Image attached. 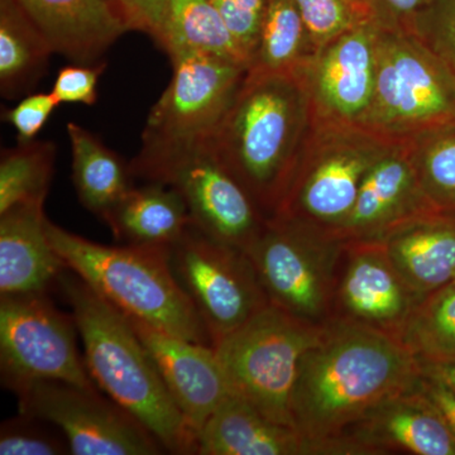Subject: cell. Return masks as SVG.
Wrapping results in <instances>:
<instances>
[{"label": "cell", "instance_id": "obj_22", "mask_svg": "<svg viewBox=\"0 0 455 455\" xmlns=\"http://www.w3.org/2000/svg\"><path fill=\"white\" fill-rule=\"evenodd\" d=\"M379 243L420 300L454 283L455 212H423L395 228Z\"/></svg>", "mask_w": 455, "mask_h": 455}, {"label": "cell", "instance_id": "obj_4", "mask_svg": "<svg viewBox=\"0 0 455 455\" xmlns=\"http://www.w3.org/2000/svg\"><path fill=\"white\" fill-rule=\"evenodd\" d=\"M47 235L65 267L125 315L212 347L193 302L173 274L170 248L97 243L49 220Z\"/></svg>", "mask_w": 455, "mask_h": 455}, {"label": "cell", "instance_id": "obj_19", "mask_svg": "<svg viewBox=\"0 0 455 455\" xmlns=\"http://www.w3.org/2000/svg\"><path fill=\"white\" fill-rule=\"evenodd\" d=\"M51 50L92 65L130 32L114 0H16Z\"/></svg>", "mask_w": 455, "mask_h": 455}, {"label": "cell", "instance_id": "obj_13", "mask_svg": "<svg viewBox=\"0 0 455 455\" xmlns=\"http://www.w3.org/2000/svg\"><path fill=\"white\" fill-rule=\"evenodd\" d=\"M172 77L149 110L142 147L193 145L211 139L250 68L209 53L171 60Z\"/></svg>", "mask_w": 455, "mask_h": 455}, {"label": "cell", "instance_id": "obj_28", "mask_svg": "<svg viewBox=\"0 0 455 455\" xmlns=\"http://www.w3.org/2000/svg\"><path fill=\"white\" fill-rule=\"evenodd\" d=\"M57 147L50 140L18 142L0 155V212L20 204H44L55 173Z\"/></svg>", "mask_w": 455, "mask_h": 455}, {"label": "cell", "instance_id": "obj_32", "mask_svg": "<svg viewBox=\"0 0 455 455\" xmlns=\"http://www.w3.org/2000/svg\"><path fill=\"white\" fill-rule=\"evenodd\" d=\"M70 444L59 427L37 416L18 412L0 427V455H68Z\"/></svg>", "mask_w": 455, "mask_h": 455}, {"label": "cell", "instance_id": "obj_2", "mask_svg": "<svg viewBox=\"0 0 455 455\" xmlns=\"http://www.w3.org/2000/svg\"><path fill=\"white\" fill-rule=\"evenodd\" d=\"M84 347V362L104 391L164 445L167 453L197 454V434L173 403L154 361L127 316L74 272L60 276Z\"/></svg>", "mask_w": 455, "mask_h": 455}, {"label": "cell", "instance_id": "obj_8", "mask_svg": "<svg viewBox=\"0 0 455 455\" xmlns=\"http://www.w3.org/2000/svg\"><path fill=\"white\" fill-rule=\"evenodd\" d=\"M344 245L316 228L274 217L245 252L269 304L310 324L325 326L333 320Z\"/></svg>", "mask_w": 455, "mask_h": 455}, {"label": "cell", "instance_id": "obj_37", "mask_svg": "<svg viewBox=\"0 0 455 455\" xmlns=\"http://www.w3.org/2000/svg\"><path fill=\"white\" fill-rule=\"evenodd\" d=\"M385 28L410 31L414 20L434 0H363Z\"/></svg>", "mask_w": 455, "mask_h": 455}, {"label": "cell", "instance_id": "obj_34", "mask_svg": "<svg viewBox=\"0 0 455 455\" xmlns=\"http://www.w3.org/2000/svg\"><path fill=\"white\" fill-rule=\"evenodd\" d=\"M252 66L267 0H209Z\"/></svg>", "mask_w": 455, "mask_h": 455}, {"label": "cell", "instance_id": "obj_23", "mask_svg": "<svg viewBox=\"0 0 455 455\" xmlns=\"http://www.w3.org/2000/svg\"><path fill=\"white\" fill-rule=\"evenodd\" d=\"M121 244L171 248L193 226L175 188L146 181L133 187L101 220Z\"/></svg>", "mask_w": 455, "mask_h": 455}, {"label": "cell", "instance_id": "obj_40", "mask_svg": "<svg viewBox=\"0 0 455 455\" xmlns=\"http://www.w3.org/2000/svg\"><path fill=\"white\" fill-rule=\"evenodd\" d=\"M420 368L424 376L444 383L455 392V364H438V366H421Z\"/></svg>", "mask_w": 455, "mask_h": 455}, {"label": "cell", "instance_id": "obj_39", "mask_svg": "<svg viewBox=\"0 0 455 455\" xmlns=\"http://www.w3.org/2000/svg\"><path fill=\"white\" fill-rule=\"evenodd\" d=\"M418 386L425 397L436 407L455 436V392L444 383L424 376L423 373Z\"/></svg>", "mask_w": 455, "mask_h": 455}, {"label": "cell", "instance_id": "obj_38", "mask_svg": "<svg viewBox=\"0 0 455 455\" xmlns=\"http://www.w3.org/2000/svg\"><path fill=\"white\" fill-rule=\"evenodd\" d=\"M114 3L130 32L139 31L155 37L164 0H114Z\"/></svg>", "mask_w": 455, "mask_h": 455}, {"label": "cell", "instance_id": "obj_15", "mask_svg": "<svg viewBox=\"0 0 455 455\" xmlns=\"http://www.w3.org/2000/svg\"><path fill=\"white\" fill-rule=\"evenodd\" d=\"M333 320L373 329L398 339L420 299L392 265L379 242H344Z\"/></svg>", "mask_w": 455, "mask_h": 455}, {"label": "cell", "instance_id": "obj_3", "mask_svg": "<svg viewBox=\"0 0 455 455\" xmlns=\"http://www.w3.org/2000/svg\"><path fill=\"white\" fill-rule=\"evenodd\" d=\"M307 94L293 74L250 68L208 140L259 209L276 214L298 161Z\"/></svg>", "mask_w": 455, "mask_h": 455}, {"label": "cell", "instance_id": "obj_26", "mask_svg": "<svg viewBox=\"0 0 455 455\" xmlns=\"http://www.w3.org/2000/svg\"><path fill=\"white\" fill-rule=\"evenodd\" d=\"M50 44L16 0H0V92L16 99L31 94L47 73Z\"/></svg>", "mask_w": 455, "mask_h": 455}, {"label": "cell", "instance_id": "obj_6", "mask_svg": "<svg viewBox=\"0 0 455 455\" xmlns=\"http://www.w3.org/2000/svg\"><path fill=\"white\" fill-rule=\"evenodd\" d=\"M324 328L269 304L214 347L230 394L296 429L291 397L299 367Z\"/></svg>", "mask_w": 455, "mask_h": 455}, {"label": "cell", "instance_id": "obj_9", "mask_svg": "<svg viewBox=\"0 0 455 455\" xmlns=\"http://www.w3.org/2000/svg\"><path fill=\"white\" fill-rule=\"evenodd\" d=\"M73 314L57 309L47 292L0 296V379L20 394L56 379L98 388L77 349Z\"/></svg>", "mask_w": 455, "mask_h": 455}, {"label": "cell", "instance_id": "obj_14", "mask_svg": "<svg viewBox=\"0 0 455 455\" xmlns=\"http://www.w3.org/2000/svg\"><path fill=\"white\" fill-rule=\"evenodd\" d=\"M379 23L344 33L314 53L295 75L328 128H357L372 103Z\"/></svg>", "mask_w": 455, "mask_h": 455}, {"label": "cell", "instance_id": "obj_30", "mask_svg": "<svg viewBox=\"0 0 455 455\" xmlns=\"http://www.w3.org/2000/svg\"><path fill=\"white\" fill-rule=\"evenodd\" d=\"M419 184L435 211L455 212V121L406 140Z\"/></svg>", "mask_w": 455, "mask_h": 455}, {"label": "cell", "instance_id": "obj_33", "mask_svg": "<svg viewBox=\"0 0 455 455\" xmlns=\"http://www.w3.org/2000/svg\"><path fill=\"white\" fill-rule=\"evenodd\" d=\"M410 31L430 47L455 76V0H434Z\"/></svg>", "mask_w": 455, "mask_h": 455}, {"label": "cell", "instance_id": "obj_1", "mask_svg": "<svg viewBox=\"0 0 455 455\" xmlns=\"http://www.w3.org/2000/svg\"><path fill=\"white\" fill-rule=\"evenodd\" d=\"M421 368L395 338L331 322L302 355L291 397L293 423L329 455H355L343 431L371 407L414 387Z\"/></svg>", "mask_w": 455, "mask_h": 455}, {"label": "cell", "instance_id": "obj_20", "mask_svg": "<svg viewBox=\"0 0 455 455\" xmlns=\"http://www.w3.org/2000/svg\"><path fill=\"white\" fill-rule=\"evenodd\" d=\"M199 455H329L320 443L275 423L256 407L229 394L197 436Z\"/></svg>", "mask_w": 455, "mask_h": 455}, {"label": "cell", "instance_id": "obj_10", "mask_svg": "<svg viewBox=\"0 0 455 455\" xmlns=\"http://www.w3.org/2000/svg\"><path fill=\"white\" fill-rule=\"evenodd\" d=\"M170 259L212 347L269 305L248 253L196 224L170 248Z\"/></svg>", "mask_w": 455, "mask_h": 455}, {"label": "cell", "instance_id": "obj_21", "mask_svg": "<svg viewBox=\"0 0 455 455\" xmlns=\"http://www.w3.org/2000/svg\"><path fill=\"white\" fill-rule=\"evenodd\" d=\"M44 204L0 212V296L47 292L66 267L47 235Z\"/></svg>", "mask_w": 455, "mask_h": 455}, {"label": "cell", "instance_id": "obj_7", "mask_svg": "<svg viewBox=\"0 0 455 455\" xmlns=\"http://www.w3.org/2000/svg\"><path fill=\"white\" fill-rule=\"evenodd\" d=\"M130 169L133 178L175 188L194 224L224 243L247 251L267 221L208 140L142 147Z\"/></svg>", "mask_w": 455, "mask_h": 455}, {"label": "cell", "instance_id": "obj_12", "mask_svg": "<svg viewBox=\"0 0 455 455\" xmlns=\"http://www.w3.org/2000/svg\"><path fill=\"white\" fill-rule=\"evenodd\" d=\"M18 412L50 421L73 455H160L166 449L145 425L98 388L44 379L16 395Z\"/></svg>", "mask_w": 455, "mask_h": 455}, {"label": "cell", "instance_id": "obj_27", "mask_svg": "<svg viewBox=\"0 0 455 455\" xmlns=\"http://www.w3.org/2000/svg\"><path fill=\"white\" fill-rule=\"evenodd\" d=\"M397 340L420 367L455 364V283L419 302Z\"/></svg>", "mask_w": 455, "mask_h": 455}, {"label": "cell", "instance_id": "obj_29", "mask_svg": "<svg viewBox=\"0 0 455 455\" xmlns=\"http://www.w3.org/2000/svg\"><path fill=\"white\" fill-rule=\"evenodd\" d=\"M310 40L296 0H267L254 55V70L295 74L307 59Z\"/></svg>", "mask_w": 455, "mask_h": 455}, {"label": "cell", "instance_id": "obj_11", "mask_svg": "<svg viewBox=\"0 0 455 455\" xmlns=\"http://www.w3.org/2000/svg\"><path fill=\"white\" fill-rule=\"evenodd\" d=\"M334 140L299 161L274 217L300 221L335 236L357 200L362 182L391 140L355 128H326ZM272 217V218H274Z\"/></svg>", "mask_w": 455, "mask_h": 455}, {"label": "cell", "instance_id": "obj_36", "mask_svg": "<svg viewBox=\"0 0 455 455\" xmlns=\"http://www.w3.org/2000/svg\"><path fill=\"white\" fill-rule=\"evenodd\" d=\"M60 106L52 92H31L16 106L3 110L2 119L14 128L17 142H31Z\"/></svg>", "mask_w": 455, "mask_h": 455}, {"label": "cell", "instance_id": "obj_41", "mask_svg": "<svg viewBox=\"0 0 455 455\" xmlns=\"http://www.w3.org/2000/svg\"><path fill=\"white\" fill-rule=\"evenodd\" d=\"M455 283V281H454V283Z\"/></svg>", "mask_w": 455, "mask_h": 455}, {"label": "cell", "instance_id": "obj_5", "mask_svg": "<svg viewBox=\"0 0 455 455\" xmlns=\"http://www.w3.org/2000/svg\"><path fill=\"white\" fill-rule=\"evenodd\" d=\"M455 121V76L414 32L379 26L372 103L355 130L398 142Z\"/></svg>", "mask_w": 455, "mask_h": 455}, {"label": "cell", "instance_id": "obj_25", "mask_svg": "<svg viewBox=\"0 0 455 455\" xmlns=\"http://www.w3.org/2000/svg\"><path fill=\"white\" fill-rule=\"evenodd\" d=\"M73 156V182L80 204L103 220L132 188L130 164L97 134L77 123L66 125Z\"/></svg>", "mask_w": 455, "mask_h": 455}, {"label": "cell", "instance_id": "obj_17", "mask_svg": "<svg viewBox=\"0 0 455 455\" xmlns=\"http://www.w3.org/2000/svg\"><path fill=\"white\" fill-rule=\"evenodd\" d=\"M430 211L435 209L421 190L406 140H398L368 170L335 236L343 242H381L395 228Z\"/></svg>", "mask_w": 455, "mask_h": 455}, {"label": "cell", "instance_id": "obj_31", "mask_svg": "<svg viewBox=\"0 0 455 455\" xmlns=\"http://www.w3.org/2000/svg\"><path fill=\"white\" fill-rule=\"evenodd\" d=\"M296 3L314 52L344 33L377 22L373 12L363 0H296Z\"/></svg>", "mask_w": 455, "mask_h": 455}, {"label": "cell", "instance_id": "obj_24", "mask_svg": "<svg viewBox=\"0 0 455 455\" xmlns=\"http://www.w3.org/2000/svg\"><path fill=\"white\" fill-rule=\"evenodd\" d=\"M152 40L170 60L187 53H209L251 68L250 59L209 0H164Z\"/></svg>", "mask_w": 455, "mask_h": 455}, {"label": "cell", "instance_id": "obj_35", "mask_svg": "<svg viewBox=\"0 0 455 455\" xmlns=\"http://www.w3.org/2000/svg\"><path fill=\"white\" fill-rule=\"evenodd\" d=\"M106 68V61L64 66L57 73L51 92L60 104L94 106L98 101L99 79Z\"/></svg>", "mask_w": 455, "mask_h": 455}, {"label": "cell", "instance_id": "obj_16", "mask_svg": "<svg viewBox=\"0 0 455 455\" xmlns=\"http://www.w3.org/2000/svg\"><path fill=\"white\" fill-rule=\"evenodd\" d=\"M125 316L154 361L173 403L199 436L209 416L230 394L214 347L182 339L139 317Z\"/></svg>", "mask_w": 455, "mask_h": 455}, {"label": "cell", "instance_id": "obj_18", "mask_svg": "<svg viewBox=\"0 0 455 455\" xmlns=\"http://www.w3.org/2000/svg\"><path fill=\"white\" fill-rule=\"evenodd\" d=\"M418 385L371 407L340 438L357 455H455L454 434Z\"/></svg>", "mask_w": 455, "mask_h": 455}]
</instances>
